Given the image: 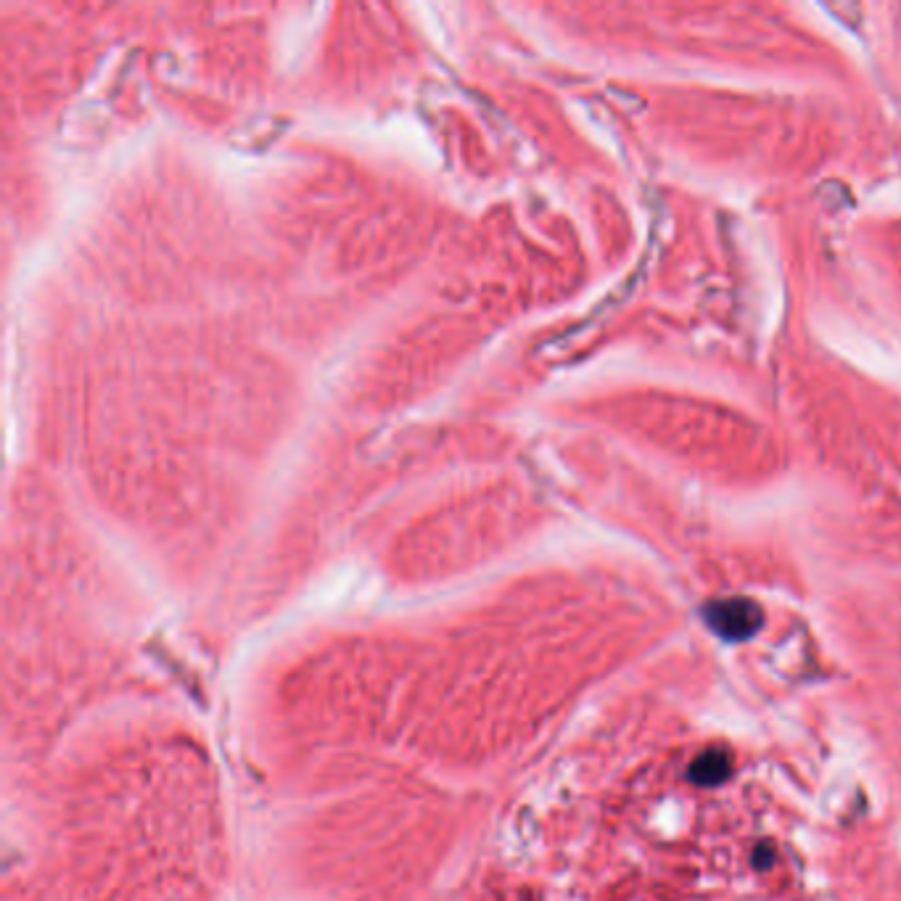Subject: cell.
Returning a JSON list of instances; mask_svg holds the SVG:
<instances>
[{"mask_svg": "<svg viewBox=\"0 0 901 901\" xmlns=\"http://www.w3.org/2000/svg\"><path fill=\"white\" fill-rule=\"evenodd\" d=\"M709 627L724 640H748L761 627V611L756 603L746 598L717 600L706 608Z\"/></svg>", "mask_w": 901, "mask_h": 901, "instance_id": "cell-1", "label": "cell"}, {"mask_svg": "<svg viewBox=\"0 0 901 901\" xmlns=\"http://www.w3.org/2000/svg\"><path fill=\"white\" fill-rule=\"evenodd\" d=\"M727 772H730V759H727V754H722V751H709V754H703L701 759L695 761L693 767V777L703 785L719 783V780L727 777Z\"/></svg>", "mask_w": 901, "mask_h": 901, "instance_id": "cell-2", "label": "cell"}]
</instances>
